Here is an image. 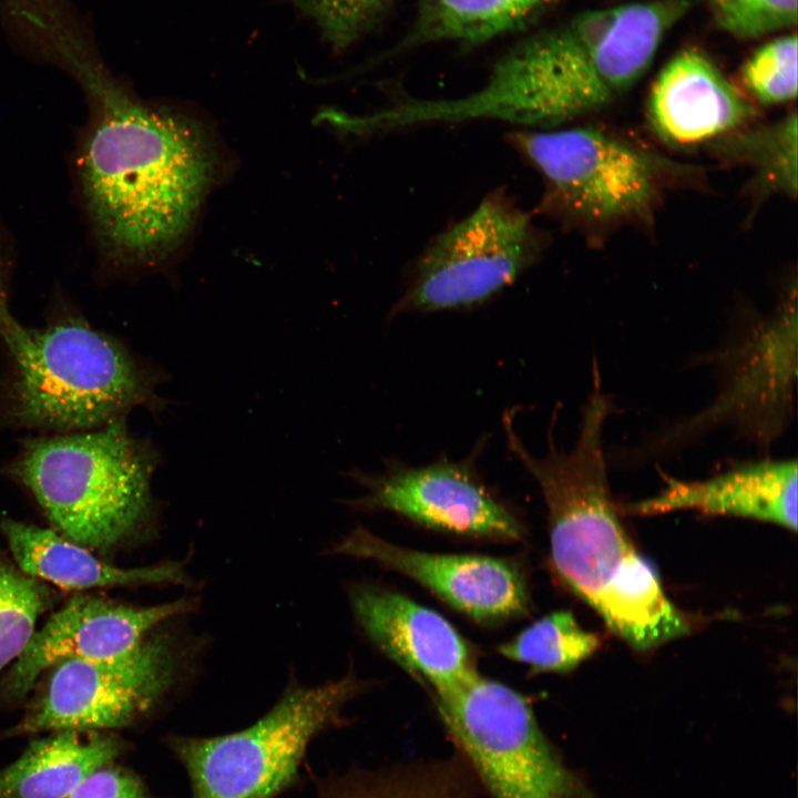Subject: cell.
Returning a JSON list of instances; mask_svg holds the SVG:
<instances>
[{"instance_id": "obj_1", "label": "cell", "mask_w": 798, "mask_h": 798, "mask_svg": "<svg viewBox=\"0 0 798 798\" xmlns=\"http://www.w3.org/2000/svg\"><path fill=\"white\" fill-rule=\"evenodd\" d=\"M593 367L592 390L571 450L551 442L544 456H531L511 424L504 426L510 449L542 492L557 575L611 631L645 652L687 634L690 625L637 552L613 501L603 441L611 402Z\"/></svg>"}, {"instance_id": "obj_2", "label": "cell", "mask_w": 798, "mask_h": 798, "mask_svg": "<svg viewBox=\"0 0 798 798\" xmlns=\"http://www.w3.org/2000/svg\"><path fill=\"white\" fill-rule=\"evenodd\" d=\"M685 9L684 0H653L583 12L505 54L477 91L426 100L421 117L545 130L598 111L644 75Z\"/></svg>"}, {"instance_id": "obj_3", "label": "cell", "mask_w": 798, "mask_h": 798, "mask_svg": "<svg viewBox=\"0 0 798 798\" xmlns=\"http://www.w3.org/2000/svg\"><path fill=\"white\" fill-rule=\"evenodd\" d=\"M86 80L99 106L81 163L91 215L111 253L150 259L193 218L211 177L209 152L183 116L144 105L94 74Z\"/></svg>"}, {"instance_id": "obj_4", "label": "cell", "mask_w": 798, "mask_h": 798, "mask_svg": "<svg viewBox=\"0 0 798 798\" xmlns=\"http://www.w3.org/2000/svg\"><path fill=\"white\" fill-rule=\"evenodd\" d=\"M0 340L9 370L0 382V423L48 433L89 430L168 401L157 393L168 375L122 340L80 318L43 328L0 311Z\"/></svg>"}, {"instance_id": "obj_5", "label": "cell", "mask_w": 798, "mask_h": 798, "mask_svg": "<svg viewBox=\"0 0 798 798\" xmlns=\"http://www.w3.org/2000/svg\"><path fill=\"white\" fill-rule=\"evenodd\" d=\"M158 449L131 433L126 417L98 428L25 439L4 468L54 531L89 550L133 541L155 515Z\"/></svg>"}, {"instance_id": "obj_6", "label": "cell", "mask_w": 798, "mask_h": 798, "mask_svg": "<svg viewBox=\"0 0 798 798\" xmlns=\"http://www.w3.org/2000/svg\"><path fill=\"white\" fill-rule=\"evenodd\" d=\"M797 321L794 283L773 314L737 329L712 355L718 382L713 400L692 416L649 436L626 453V461L665 457L724 428L757 446H770L794 418Z\"/></svg>"}, {"instance_id": "obj_7", "label": "cell", "mask_w": 798, "mask_h": 798, "mask_svg": "<svg viewBox=\"0 0 798 798\" xmlns=\"http://www.w3.org/2000/svg\"><path fill=\"white\" fill-rule=\"evenodd\" d=\"M361 688L351 673L315 686L294 684L245 729L168 737L188 774L193 798H273L293 782L310 740L340 720Z\"/></svg>"}, {"instance_id": "obj_8", "label": "cell", "mask_w": 798, "mask_h": 798, "mask_svg": "<svg viewBox=\"0 0 798 798\" xmlns=\"http://www.w3.org/2000/svg\"><path fill=\"white\" fill-rule=\"evenodd\" d=\"M431 693L458 756L491 798H586L520 693L478 672Z\"/></svg>"}, {"instance_id": "obj_9", "label": "cell", "mask_w": 798, "mask_h": 798, "mask_svg": "<svg viewBox=\"0 0 798 798\" xmlns=\"http://www.w3.org/2000/svg\"><path fill=\"white\" fill-rule=\"evenodd\" d=\"M509 142L542 175V207L577 226H611L646 216L674 170L656 154L591 126L522 129L511 133Z\"/></svg>"}, {"instance_id": "obj_10", "label": "cell", "mask_w": 798, "mask_h": 798, "mask_svg": "<svg viewBox=\"0 0 798 798\" xmlns=\"http://www.w3.org/2000/svg\"><path fill=\"white\" fill-rule=\"evenodd\" d=\"M542 238L530 215L495 191L419 256L395 314L477 306L531 267Z\"/></svg>"}, {"instance_id": "obj_11", "label": "cell", "mask_w": 798, "mask_h": 798, "mask_svg": "<svg viewBox=\"0 0 798 798\" xmlns=\"http://www.w3.org/2000/svg\"><path fill=\"white\" fill-rule=\"evenodd\" d=\"M177 667L168 638L153 634L116 656L63 659L47 671L42 690L13 732L123 727L165 695Z\"/></svg>"}, {"instance_id": "obj_12", "label": "cell", "mask_w": 798, "mask_h": 798, "mask_svg": "<svg viewBox=\"0 0 798 798\" xmlns=\"http://www.w3.org/2000/svg\"><path fill=\"white\" fill-rule=\"evenodd\" d=\"M351 477L366 489L351 502L354 507L388 510L457 534L497 540L523 536L521 522L481 483L469 460L395 464L381 474L352 471Z\"/></svg>"}, {"instance_id": "obj_13", "label": "cell", "mask_w": 798, "mask_h": 798, "mask_svg": "<svg viewBox=\"0 0 798 798\" xmlns=\"http://www.w3.org/2000/svg\"><path fill=\"white\" fill-rule=\"evenodd\" d=\"M191 597L136 606L75 596L54 613L13 662L1 684L6 699L20 700L43 673L69 658H106L140 645L163 623L195 608Z\"/></svg>"}, {"instance_id": "obj_14", "label": "cell", "mask_w": 798, "mask_h": 798, "mask_svg": "<svg viewBox=\"0 0 798 798\" xmlns=\"http://www.w3.org/2000/svg\"><path fill=\"white\" fill-rule=\"evenodd\" d=\"M332 552L375 561L420 583L477 622H498L528 611L529 593L510 561L477 554H440L403 548L357 528Z\"/></svg>"}, {"instance_id": "obj_15", "label": "cell", "mask_w": 798, "mask_h": 798, "mask_svg": "<svg viewBox=\"0 0 798 798\" xmlns=\"http://www.w3.org/2000/svg\"><path fill=\"white\" fill-rule=\"evenodd\" d=\"M361 628L391 659L424 681L431 692L450 687L477 672L468 642L439 613L377 586L351 593Z\"/></svg>"}, {"instance_id": "obj_16", "label": "cell", "mask_w": 798, "mask_h": 798, "mask_svg": "<svg viewBox=\"0 0 798 798\" xmlns=\"http://www.w3.org/2000/svg\"><path fill=\"white\" fill-rule=\"evenodd\" d=\"M757 116L747 98L704 52L686 48L657 74L647 101L655 134L672 145H690L745 129Z\"/></svg>"}, {"instance_id": "obj_17", "label": "cell", "mask_w": 798, "mask_h": 798, "mask_svg": "<svg viewBox=\"0 0 798 798\" xmlns=\"http://www.w3.org/2000/svg\"><path fill=\"white\" fill-rule=\"evenodd\" d=\"M636 515L693 510L748 518L797 531V461L759 460L703 480L666 478L655 495L623 507Z\"/></svg>"}, {"instance_id": "obj_18", "label": "cell", "mask_w": 798, "mask_h": 798, "mask_svg": "<svg viewBox=\"0 0 798 798\" xmlns=\"http://www.w3.org/2000/svg\"><path fill=\"white\" fill-rule=\"evenodd\" d=\"M18 567L45 582L69 590L135 586L152 584H190L184 564L166 561L149 566L124 569L95 556L53 529H45L10 518L0 520Z\"/></svg>"}, {"instance_id": "obj_19", "label": "cell", "mask_w": 798, "mask_h": 798, "mask_svg": "<svg viewBox=\"0 0 798 798\" xmlns=\"http://www.w3.org/2000/svg\"><path fill=\"white\" fill-rule=\"evenodd\" d=\"M121 750L113 737L80 730H60L33 743L13 764L0 771V798H65Z\"/></svg>"}, {"instance_id": "obj_20", "label": "cell", "mask_w": 798, "mask_h": 798, "mask_svg": "<svg viewBox=\"0 0 798 798\" xmlns=\"http://www.w3.org/2000/svg\"><path fill=\"white\" fill-rule=\"evenodd\" d=\"M545 0H422L416 42L481 43L523 25Z\"/></svg>"}, {"instance_id": "obj_21", "label": "cell", "mask_w": 798, "mask_h": 798, "mask_svg": "<svg viewBox=\"0 0 798 798\" xmlns=\"http://www.w3.org/2000/svg\"><path fill=\"white\" fill-rule=\"evenodd\" d=\"M478 782L459 756L356 773L325 798H475Z\"/></svg>"}, {"instance_id": "obj_22", "label": "cell", "mask_w": 798, "mask_h": 798, "mask_svg": "<svg viewBox=\"0 0 798 798\" xmlns=\"http://www.w3.org/2000/svg\"><path fill=\"white\" fill-rule=\"evenodd\" d=\"M600 645V637L582 628L571 612L559 611L534 622L498 651L534 672L566 673Z\"/></svg>"}, {"instance_id": "obj_23", "label": "cell", "mask_w": 798, "mask_h": 798, "mask_svg": "<svg viewBox=\"0 0 798 798\" xmlns=\"http://www.w3.org/2000/svg\"><path fill=\"white\" fill-rule=\"evenodd\" d=\"M797 114L759 129H741L722 137L723 151L756 171L761 186L788 196L797 194Z\"/></svg>"}, {"instance_id": "obj_24", "label": "cell", "mask_w": 798, "mask_h": 798, "mask_svg": "<svg viewBox=\"0 0 798 798\" xmlns=\"http://www.w3.org/2000/svg\"><path fill=\"white\" fill-rule=\"evenodd\" d=\"M52 602L43 581L0 557V671L21 655Z\"/></svg>"}, {"instance_id": "obj_25", "label": "cell", "mask_w": 798, "mask_h": 798, "mask_svg": "<svg viewBox=\"0 0 798 798\" xmlns=\"http://www.w3.org/2000/svg\"><path fill=\"white\" fill-rule=\"evenodd\" d=\"M797 37L775 38L744 63L740 75L746 90L760 104L776 105L797 96Z\"/></svg>"}, {"instance_id": "obj_26", "label": "cell", "mask_w": 798, "mask_h": 798, "mask_svg": "<svg viewBox=\"0 0 798 798\" xmlns=\"http://www.w3.org/2000/svg\"><path fill=\"white\" fill-rule=\"evenodd\" d=\"M724 30L749 39L782 31L797 22L798 0H708Z\"/></svg>"}, {"instance_id": "obj_27", "label": "cell", "mask_w": 798, "mask_h": 798, "mask_svg": "<svg viewBox=\"0 0 798 798\" xmlns=\"http://www.w3.org/2000/svg\"><path fill=\"white\" fill-rule=\"evenodd\" d=\"M328 40L345 47L354 41L386 0H300Z\"/></svg>"}, {"instance_id": "obj_28", "label": "cell", "mask_w": 798, "mask_h": 798, "mask_svg": "<svg viewBox=\"0 0 798 798\" xmlns=\"http://www.w3.org/2000/svg\"><path fill=\"white\" fill-rule=\"evenodd\" d=\"M65 798H149V796L133 774L103 766L83 779Z\"/></svg>"}]
</instances>
